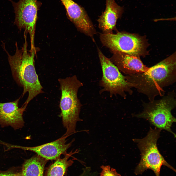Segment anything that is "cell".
Returning a JSON list of instances; mask_svg holds the SVG:
<instances>
[{"mask_svg":"<svg viewBox=\"0 0 176 176\" xmlns=\"http://www.w3.org/2000/svg\"><path fill=\"white\" fill-rule=\"evenodd\" d=\"M176 53L140 74L127 75L132 87L146 95L150 101L158 96H163L164 88L174 83L176 79Z\"/></svg>","mask_w":176,"mask_h":176,"instance_id":"obj_1","label":"cell"},{"mask_svg":"<svg viewBox=\"0 0 176 176\" xmlns=\"http://www.w3.org/2000/svg\"><path fill=\"white\" fill-rule=\"evenodd\" d=\"M27 34L24 33L25 41L23 46L19 49L15 43L16 51L13 55H10L4 48L8 56V60L12 77L19 86L22 87L23 97L28 93L27 98L23 105L25 107L34 97L43 93V88L39 80L34 65L35 49H31L30 53L27 49Z\"/></svg>","mask_w":176,"mask_h":176,"instance_id":"obj_2","label":"cell"},{"mask_svg":"<svg viewBox=\"0 0 176 176\" xmlns=\"http://www.w3.org/2000/svg\"><path fill=\"white\" fill-rule=\"evenodd\" d=\"M61 95L60 103L63 124L66 131L64 135L68 136L76 132V124L82 121L79 117L81 105L77 97L83 84L76 75L59 78Z\"/></svg>","mask_w":176,"mask_h":176,"instance_id":"obj_3","label":"cell"},{"mask_svg":"<svg viewBox=\"0 0 176 176\" xmlns=\"http://www.w3.org/2000/svg\"><path fill=\"white\" fill-rule=\"evenodd\" d=\"M161 130L156 128L153 129L150 127L145 137L133 139V141L137 143L141 155L140 161L135 169L136 175L141 174L150 169L154 172L156 176H160L162 165L176 172L175 170L165 160L158 149L157 142Z\"/></svg>","mask_w":176,"mask_h":176,"instance_id":"obj_4","label":"cell"},{"mask_svg":"<svg viewBox=\"0 0 176 176\" xmlns=\"http://www.w3.org/2000/svg\"><path fill=\"white\" fill-rule=\"evenodd\" d=\"M176 104L175 93L173 91L159 99L144 103L143 111L135 116L147 120L155 128L166 130L176 137L171 127L176 122V118L171 113Z\"/></svg>","mask_w":176,"mask_h":176,"instance_id":"obj_5","label":"cell"},{"mask_svg":"<svg viewBox=\"0 0 176 176\" xmlns=\"http://www.w3.org/2000/svg\"><path fill=\"white\" fill-rule=\"evenodd\" d=\"M98 51L102 71L100 82L103 88L102 91L109 92L111 95L119 94L124 98H126V93L132 94V87L126 76L122 74L116 65L99 49Z\"/></svg>","mask_w":176,"mask_h":176,"instance_id":"obj_6","label":"cell"},{"mask_svg":"<svg viewBox=\"0 0 176 176\" xmlns=\"http://www.w3.org/2000/svg\"><path fill=\"white\" fill-rule=\"evenodd\" d=\"M100 38L103 44L112 52H120L138 57L146 53L144 40L135 34L124 32L103 33Z\"/></svg>","mask_w":176,"mask_h":176,"instance_id":"obj_7","label":"cell"},{"mask_svg":"<svg viewBox=\"0 0 176 176\" xmlns=\"http://www.w3.org/2000/svg\"><path fill=\"white\" fill-rule=\"evenodd\" d=\"M12 3L15 14L14 23L19 29H23L29 34L31 46H34L35 26L37 18L38 11L41 6L38 0H19Z\"/></svg>","mask_w":176,"mask_h":176,"instance_id":"obj_8","label":"cell"},{"mask_svg":"<svg viewBox=\"0 0 176 176\" xmlns=\"http://www.w3.org/2000/svg\"><path fill=\"white\" fill-rule=\"evenodd\" d=\"M67 137L64 135L55 141L36 146H22L10 144L9 147L10 149L18 148L33 152L47 160H56L61 155L67 153V150L74 141L72 140L69 143H66V139Z\"/></svg>","mask_w":176,"mask_h":176,"instance_id":"obj_9","label":"cell"},{"mask_svg":"<svg viewBox=\"0 0 176 176\" xmlns=\"http://www.w3.org/2000/svg\"><path fill=\"white\" fill-rule=\"evenodd\" d=\"M69 19L78 30L91 37L96 33L92 23L84 8L72 0H60Z\"/></svg>","mask_w":176,"mask_h":176,"instance_id":"obj_10","label":"cell"},{"mask_svg":"<svg viewBox=\"0 0 176 176\" xmlns=\"http://www.w3.org/2000/svg\"><path fill=\"white\" fill-rule=\"evenodd\" d=\"M21 97L13 101L0 102V125L2 127L10 126L16 130L24 126L23 116L26 108L22 105L19 107Z\"/></svg>","mask_w":176,"mask_h":176,"instance_id":"obj_11","label":"cell"},{"mask_svg":"<svg viewBox=\"0 0 176 176\" xmlns=\"http://www.w3.org/2000/svg\"><path fill=\"white\" fill-rule=\"evenodd\" d=\"M112 52L113 55L110 60L119 70L127 75L144 72L149 68L143 64L139 57L120 52Z\"/></svg>","mask_w":176,"mask_h":176,"instance_id":"obj_12","label":"cell"},{"mask_svg":"<svg viewBox=\"0 0 176 176\" xmlns=\"http://www.w3.org/2000/svg\"><path fill=\"white\" fill-rule=\"evenodd\" d=\"M106 1L105 10L98 20L99 26L104 33H112L117 19L123 13V8L114 0Z\"/></svg>","mask_w":176,"mask_h":176,"instance_id":"obj_13","label":"cell"},{"mask_svg":"<svg viewBox=\"0 0 176 176\" xmlns=\"http://www.w3.org/2000/svg\"><path fill=\"white\" fill-rule=\"evenodd\" d=\"M47 161L37 154L26 160L23 165L22 176H44Z\"/></svg>","mask_w":176,"mask_h":176,"instance_id":"obj_14","label":"cell"},{"mask_svg":"<svg viewBox=\"0 0 176 176\" xmlns=\"http://www.w3.org/2000/svg\"><path fill=\"white\" fill-rule=\"evenodd\" d=\"M79 151L77 149L74 152L72 151L65 154L63 158L56 159L49 167L46 176H63L67 168L73 163L72 160H69V158L73 154Z\"/></svg>","mask_w":176,"mask_h":176,"instance_id":"obj_15","label":"cell"},{"mask_svg":"<svg viewBox=\"0 0 176 176\" xmlns=\"http://www.w3.org/2000/svg\"><path fill=\"white\" fill-rule=\"evenodd\" d=\"M101 168L102 170L100 176H121L115 169L111 168L110 166L102 165Z\"/></svg>","mask_w":176,"mask_h":176,"instance_id":"obj_16","label":"cell"},{"mask_svg":"<svg viewBox=\"0 0 176 176\" xmlns=\"http://www.w3.org/2000/svg\"><path fill=\"white\" fill-rule=\"evenodd\" d=\"M98 172L92 170L90 167H86L83 168L82 173L78 176H97Z\"/></svg>","mask_w":176,"mask_h":176,"instance_id":"obj_17","label":"cell"},{"mask_svg":"<svg viewBox=\"0 0 176 176\" xmlns=\"http://www.w3.org/2000/svg\"><path fill=\"white\" fill-rule=\"evenodd\" d=\"M0 176H22L21 173L0 174Z\"/></svg>","mask_w":176,"mask_h":176,"instance_id":"obj_18","label":"cell"},{"mask_svg":"<svg viewBox=\"0 0 176 176\" xmlns=\"http://www.w3.org/2000/svg\"></svg>","mask_w":176,"mask_h":176,"instance_id":"obj_19","label":"cell"}]
</instances>
